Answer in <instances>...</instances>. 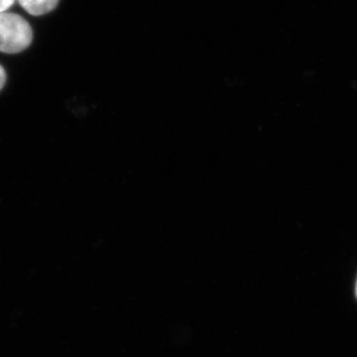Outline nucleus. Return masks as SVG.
<instances>
[{
	"label": "nucleus",
	"mask_w": 357,
	"mask_h": 357,
	"mask_svg": "<svg viewBox=\"0 0 357 357\" xmlns=\"http://www.w3.org/2000/svg\"><path fill=\"white\" fill-rule=\"evenodd\" d=\"M33 40V29L28 21L14 13H0V51L17 54L26 50Z\"/></svg>",
	"instance_id": "obj_1"
},
{
	"label": "nucleus",
	"mask_w": 357,
	"mask_h": 357,
	"mask_svg": "<svg viewBox=\"0 0 357 357\" xmlns=\"http://www.w3.org/2000/svg\"><path fill=\"white\" fill-rule=\"evenodd\" d=\"M22 8L35 17H40L54 10L59 0H17Z\"/></svg>",
	"instance_id": "obj_2"
},
{
	"label": "nucleus",
	"mask_w": 357,
	"mask_h": 357,
	"mask_svg": "<svg viewBox=\"0 0 357 357\" xmlns=\"http://www.w3.org/2000/svg\"><path fill=\"white\" fill-rule=\"evenodd\" d=\"M15 0H0V13L7 12L10 7L13 6Z\"/></svg>",
	"instance_id": "obj_3"
},
{
	"label": "nucleus",
	"mask_w": 357,
	"mask_h": 357,
	"mask_svg": "<svg viewBox=\"0 0 357 357\" xmlns=\"http://www.w3.org/2000/svg\"><path fill=\"white\" fill-rule=\"evenodd\" d=\"M5 82H6V72L3 70V66L0 65V91L5 86Z\"/></svg>",
	"instance_id": "obj_4"
}]
</instances>
